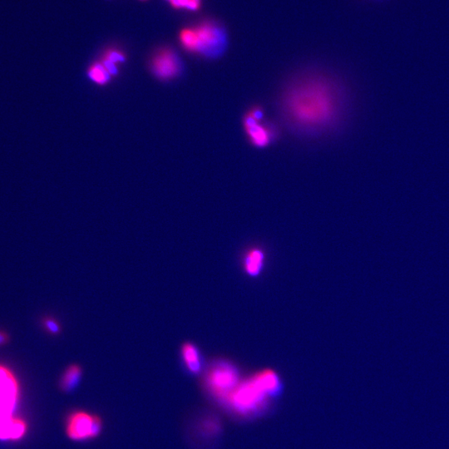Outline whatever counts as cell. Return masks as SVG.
<instances>
[{"mask_svg":"<svg viewBox=\"0 0 449 449\" xmlns=\"http://www.w3.org/2000/svg\"><path fill=\"white\" fill-rule=\"evenodd\" d=\"M270 397L272 396L255 373L250 378L241 381L224 402L237 414L248 416L263 409Z\"/></svg>","mask_w":449,"mask_h":449,"instance_id":"3","label":"cell"},{"mask_svg":"<svg viewBox=\"0 0 449 449\" xmlns=\"http://www.w3.org/2000/svg\"><path fill=\"white\" fill-rule=\"evenodd\" d=\"M265 253L259 248L250 249L243 259L245 272L250 277H258L262 272L265 265Z\"/></svg>","mask_w":449,"mask_h":449,"instance_id":"10","label":"cell"},{"mask_svg":"<svg viewBox=\"0 0 449 449\" xmlns=\"http://www.w3.org/2000/svg\"><path fill=\"white\" fill-rule=\"evenodd\" d=\"M103 430V418L87 410H73L67 416L65 432L69 439L74 442H84L96 439Z\"/></svg>","mask_w":449,"mask_h":449,"instance_id":"6","label":"cell"},{"mask_svg":"<svg viewBox=\"0 0 449 449\" xmlns=\"http://www.w3.org/2000/svg\"><path fill=\"white\" fill-rule=\"evenodd\" d=\"M348 96L336 79L320 72L293 77L283 87L278 109L285 125L302 136H320L341 125L348 112Z\"/></svg>","mask_w":449,"mask_h":449,"instance_id":"1","label":"cell"},{"mask_svg":"<svg viewBox=\"0 0 449 449\" xmlns=\"http://www.w3.org/2000/svg\"><path fill=\"white\" fill-rule=\"evenodd\" d=\"M44 325L46 330L52 334H58L61 330L59 322L52 318H46L44 320Z\"/></svg>","mask_w":449,"mask_h":449,"instance_id":"15","label":"cell"},{"mask_svg":"<svg viewBox=\"0 0 449 449\" xmlns=\"http://www.w3.org/2000/svg\"><path fill=\"white\" fill-rule=\"evenodd\" d=\"M179 41L186 51L206 59L221 58L230 44L227 30L223 25L211 20L182 29Z\"/></svg>","mask_w":449,"mask_h":449,"instance_id":"2","label":"cell"},{"mask_svg":"<svg viewBox=\"0 0 449 449\" xmlns=\"http://www.w3.org/2000/svg\"><path fill=\"white\" fill-rule=\"evenodd\" d=\"M242 126L250 145L258 149L268 148L280 137L277 124L265 118V109L260 105L253 106L244 114Z\"/></svg>","mask_w":449,"mask_h":449,"instance_id":"4","label":"cell"},{"mask_svg":"<svg viewBox=\"0 0 449 449\" xmlns=\"http://www.w3.org/2000/svg\"><path fill=\"white\" fill-rule=\"evenodd\" d=\"M8 340H9V338H8L7 334L4 333V332H0V345L6 344Z\"/></svg>","mask_w":449,"mask_h":449,"instance_id":"16","label":"cell"},{"mask_svg":"<svg viewBox=\"0 0 449 449\" xmlns=\"http://www.w3.org/2000/svg\"><path fill=\"white\" fill-rule=\"evenodd\" d=\"M170 4L175 10L198 11L202 5V0H171Z\"/></svg>","mask_w":449,"mask_h":449,"instance_id":"14","label":"cell"},{"mask_svg":"<svg viewBox=\"0 0 449 449\" xmlns=\"http://www.w3.org/2000/svg\"><path fill=\"white\" fill-rule=\"evenodd\" d=\"M204 386L212 397L225 402L231 392L241 383L236 366L226 360L211 363L204 376Z\"/></svg>","mask_w":449,"mask_h":449,"instance_id":"5","label":"cell"},{"mask_svg":"<svg viewBox=\"0 0 449 449\" xmlns=\"http://www.w3.org/2000/svg\"><path fill=\"white\" fill-rule=\"evenodd\" d=\"M150 69L157 79L170 81L177 79L182 73V63L178 54L171 48L157 50L150 61Z\"/></svg>","mask_w":449,"mask_h":449,"instance_id":"7","label":"cell"},{"mask_svg":"<svg viewBox=\"0 0 449 449\" xmlns=\"http://www.w3.org/2000/svg\"><path fill=\"white\" fill-rule=\"evenodd\" d=\"M88 77L94 84L104 86L111 81L113 76L101 61L91 64L88 69Z\"/></svg>","mask_w":449,"mask_h":449,"instance_id":"13","label":"cell"},{"mask_svg":"<svg viewBox=\"0 0 449 449\" xmlns=\"http://www.w3.org/2000/svg\"><path fill=\"white\" fill-rule=\"evenodd\" d=\"M167 1H168V2H170V1H171V0H167Z\"/></svg>","mask_w":449,"mask_h":449,"instance_id":"18","label":"cell"},{"mask_svg":"<svg viewBox=\"0 0 449 449\" xmlns=\"http://www.w3.org/2000/svg\"><path fill=\"white\" fill-rule=\"evenodd\" d=\"M18 383L9 369L0 366V419L13 418L17 404Z\"/></svg>","mask_w":449,"mask_h":449,"instance_id":"8","label":"cell"},{"mask_svg":"<svg viewBox=\"0 0 449 449\" xmlns=\"http://www.w3.org/2000/svg\"><path fill=\"white\" fill-rule=\"evenodd\" d=\"M181 357L185 368L192 375H198L203 369V358L197 345L187 342L182 344Z\"/></svg>","mask_w":449,"mask_h":449,"instance_id":"9","label":"cell"},{"mask_svg":"<svg viewBox=\"0 0 449 449\" xmlns=\"http://www.w3.org/2000/svg\"><path fill=\"white\" fill-rule=\"evenodd\" d=\"M127 56L123 51L118 49H109L104 52L100 61L108 69L112 76L114 77L118 74V64H123L126 61Z\"/></svg>","mask_w":449,"mask_h":449,"instance_id":"12","label":"cell"},{"mask_svg":"<svg viewBox=\"0 0 449 449\" xmlns=\"http://www.w3.org/2000/svg\"><path fill=\"white\" fill-rule=\"evenodd\" d=\"M83 378V368L78 363H73L64 371L59 381V387L66 393L75 390Z\"/></svg>","mask_w":449,"mask_h":449,"instance_id":"11","label":"cell"},{"mask_svg":"<svg viewBox=\"0 0 449 449\" xmlns=\"http://www.w3.org/2000/svg\"><path fill=\"white\" fill-rule=\"evenodd\" d=\"M141 1H147V0H141Z\"/></svg>","mask_w":449,"mask_h":449,"instance_id":"17","label":"cell"}]
</instances>
